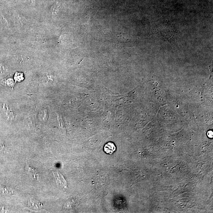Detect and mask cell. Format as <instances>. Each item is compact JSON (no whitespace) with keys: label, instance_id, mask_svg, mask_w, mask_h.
I'll return each mask as SVG.
<instances>
[{"label":"cell","instance_id":"obj_1","mask_svg":"<svg viewBox=\"0 0 213 213\" xmlns=\"http://www.w3.org/2000/svg\"><path fill=\"white\" fill-rule=\"evenodd\" d=\"M116 150V147L114 143L109 142L105 145L104 150L106 153L112 155Z\"/></svg>","mask_w":213,"mask_h":213},{"label":"cell","instance_id":"obj_2","mask_svg":"<svg viewBox=\"0 0 213 213\" xmlns=\"http://www.w3.org/2000/svg\"><path fill=\"white\" fill-rule=\"evenodd\" d=\"M26 168L27 170L28 173L30 174L31 178L33 180H37V178L38 177V174L36 169L30 166L28 163H27Z\"/></svg>","mask_w":213,"mask_h":213},{"label":"cell","instance_id":"obj_3","mask_svg":"<svg viewBox=\"0 0 213 213\" xmlns=\"http://www.w3.org/2000/svg\"><path fill=\"white\" fill-rule=\"evenodd\" d=\"M3 109H4L6 115L8 117L11 119L14 118V114L11 108L9 105L6 104V103L4 104L3 105Z\"/></svg>","mask_w":213,"mask_h":213},{"label":"cell","instance_id":"obj_4","mask_svg":"<svg viewBox=\"0 0 213 213\" xmlns=\"http://www.w3.org/2000/svg\"><path fill=\"white\" fill-rule=\"evenodd\" d=\"M39 120L43 122H45L48 119V113L46 109H42L40 110L38 114Z\"/></svg>","mask_w":213,"mask_h":213},{"label":"cell","instance_id":"obj_5","mask_svg":"<svg viewBox=\"0 0 213 213\" xmlns=\"http://www.w3.org/2000/svg\"><path fill=\"white\" fill-rule=\"evenodd\" d=\"M0 191H1V192L5 194V195H12V191L10 189H8L4 186H2V187H1Z\"/></svg>","mask_w":213,"mask_h":213},{"label":"cell","instance_id":"obj_6","mask_svg":"<svg viewBox=\"0 0 213 213\" xmlns=\"http://www.w3.org/2000/svg\"><path fill=\"white\" fill-rule=\"evenodd\" d=\"M6 68L5 66H4L3 64H0V73H3L5 71Z\"/></svg>","mask_w":213,"mask_h":213},{"label":"cell","instance_id":"obj_7","mask_svg":"<svg viewBox=\"0 0 213 213\" xmlns=\"http://www.w3.org/2000/svg\"><path fill=\"white\" fill-rule=\"evenodd\" d=\"M3 146H4L3 144L2 143H0V149H2Z\"/></svg>","mask_w":213,"mask_h":213}]
</instances>
